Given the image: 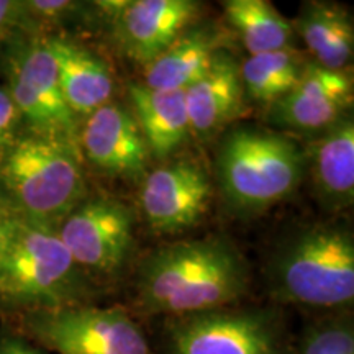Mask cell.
I'll list each match as a JSON object with an SVG mask.
<instances>
[{
	"instance_id": "1",
	"label": "cell",
	"mask_w": 354,
	"mask_h": 354,
	"mask_svg": "<svg viewBox=\"0 0 354 354\" xmlns=\"http://www.w3.org/2000/svg\"><path fill=\"white\" fill-rule=\"evenodd\" d=\"M251 266L227 236L158 248L136 266L123 307L140 320H167L250 302Z\"/></svg>"
},
{
	"instance_id": "2",
	"label": "cell",
	"mask_w": 354,
	"mask_h": 354,
	"mask_svg": "<svg viewBox=\"0 0 354 354\" xmlns=\"http://www.w3.org/2000/svg\"><path fill=\"white\" fill-rule=\"evenodd\" d=\"M268 302L313 313L353 310L354 236L344 223L304 225L279 243L264 268Z\"/></svg>"
},
{
	"instance_id": "3",
	"label": "cell",
	"mask_w": 354,
	"mask_h": 354,
	"mask_svg": "<svg viewBox=\"0 0 354 354\" xmlns=\"http://www.w3.org/2000/svg\"><path fill=\"white\" fill-rule=\"evenodd\" d=\"M104 292L74 263L55 228L17 218L0 254V318L95 304Z\"/></svg>"
},
{
	"instance_id": "4",
	"label": "cell",
	"mask_w": 354,
	"mask_h": 354,
	"mask_svg": "<svg viewBox=\"0 0 354 354\" xmlns=\"http://www.w3.org/2000/svg\"><path fill=\"white\" fill-rule=\"evenodd\" d=\"M79 145L21 130L0 159V196L19 218L48 228L87 197Z\"/></svg>"
},
{
	"instance_id": "5",
	"label": "cell",
	"mask_w": 354,
	"mask_h": 354,
	"mask_svg": "<svg viewBox=\"0 0 354 354\" xmlns=\"http://www.w3.org/2000/svg\"><path fill=\"white\" fill-rule=\"evenodd\" d=\"M215 171L225 205L248 216L294 196L307 169L304 148L284 131L241 125L220 140Z\"/></svg>"
},
{
	"instance_id": "6",
	"label": "cell",
	"mask_w": 354,
	"mask_h": 354,
	"mask_svg": "<svg viewBox=\"0 0 354 354\" xmlns=\"http://www.w3.org/2000/svg\"><path fill=\"white\" fill-rule=\"evenodd\" d=\"M292 344L286 308L250 300L161 320L156 354H292Z\"/></svg>"
},
{
	"instance_id": "7",
	"label": "cell",
	"mask_w": 354,
	"mask_h": 354,
	"mask_svg": "<svg viewBox=\"0 0 354 354\" xmlns=\"http://www.w3.org/2000/svg\"><path fill=\"white\" fill-rule=\"evenodd\" d=\"M0 322L48 353L156 354L143 320L123 305H68L2 317Z\"/></svg>"
},
{
	"instance_id": "8",
	"label": "cell",
	"mask_w": 354,
	"mask_h": 354,
	"mask_svg": "<svg viewBox=\"0 0 354 354\" xmlns=\"http://www.w3.org/2000/svg\"><path fill=\"white\" fill-rule=\"evenodd\" d=\"M8 95L19 110L24 130L77 145L79 122L61 94L56 59L46 35H15L2 55Z\"/></svg>"
},
{
	"instance_id": "9",
	"label": "cell",
	"mask_w": 354,
	"mask_h": 354,
	"mask_svg": "<svg viewBox=\"0 0 354 354\" xmlns=\"http://www.w3.org/2000/svg\"><path fill=\"white\" fill-rule=\"evenodd\" d=\"M135 212L120 198L86 197L56 228L74 263L105 294L125 276L135 248Z\"/></svg>"
},
{
	"instance_id": "10",
	"label": "cell",
	"mask_w": 354,
	"mask_h": 354,
	"mask_svg": "<svg viewBox=\"0 0 354 354\" xmlns=\"http://www.w3.org/2000/svg\"><path fill=\"white\" fill-rule=\"evenodd\" d=\"M94 6L112 20L120 51L143 68L171 46L201 13V3L194 0H122Z\"/></svg>"
},
{
	"instance_id": "11",
	"label": "cell",
	"mask_w": 354,
	"mask_h": 354,
	"mask_svg": "<svg viewBox=\"0 0 354 354\" xmlns=\"http://www.w3.org/2000/svg\"><path fill=\"white\" fill-rule=\"evenodd\" d=\"M212 194L209 172L196 161L180 159L148 171L141 180V212L153 232L180 233L203 218Z\"/></svg>"
},
{
	"instance_id": "12",
	"label": "cell",
	"mask_w": 354,
	"mask_h": 354,
	"mask_svg": "<svg viewBox=\"0 0 354 354\" xmlns=\"http://www.w3.org/2000/svg\"><path fill=\"white\" fill-rule=\"evenodd\" d=\"M82 159L102 174L125 183H141L151 161L131 110L109 102L79 123Z\"/></svg>"
},
{
	"instance_id": "13",
	"label": "cell",
	"mask_w": 354,
	"mask_h": 354,
	"mask_svg": "<svg viewBox=\"0 0 354 354\" xmlns=\"http://www.w3.org/2000/svg\"><path fill=\"white\" fill-rule=\"evenodd\" d=\"M353 99L349 71H330L312 61L297 86L268 109V122L282 130L317 135L351 113Z\"/></svg>"
},
{
	"instance_id": "14",
	"label": "cell",
	"mask_w": 354,
	"mask_h": 354,
	"mask_svg": "<svg viewBox=\"0 0 354 354\" xmlns=\"http://www.w3.org/2000/svg\"><path fill=\"white\" fill-rule=\"evenodd\" d=\"M190 135L207 140L240 118L246 109L240 64L221 51L203 76L184 91Z\"/></svg>"
},
{
	"instance_id": "15",
	"label": "cell",
	"mask_w": 354,
	"mask_h": 354,
	"mask_svg": "<svg viewBox=\"0 0 354 354\" xmlns=\"http://www.w3.org/2000/svg\"><path fill=\"white\" fill-rule=\"evenodd\" d=\"M305 151V169L323 207L339 212L354 201V120L348 113L320 133Z\"/></svg>"
},
{
	"instance_id": "16",
	"label": "cell",
	"mask_w": 354,
	"mask_h": 354,
	"mask_svg": "<svg viewBox=\"0 0 354 354\" xmlns=\"http://www.w3.org/2000/svg\"><path fill=\"white\" fill-rule=\"evenodd\" d=\"M63 99L81 123L97 109L112 102L115 79L110 66L82 43L64 35H50Z\"/></svg>"
},
{
	"instance_id": "17",
	"label": "cell",
	"mask_w": 354,
	"mask_h": 354,
	"mask_svg": "<svg viewBox=\"0 0 354 354\" xmlns=\"http://www.w3.org/2000/svg\"><path fill=\"white\" fill-rule=\"evenodd\" d=\"M225 44L223 33L216 26H189L156 59L145 66L143 84L159 91H185L212 68Z\"/></svg>"
},
{
	"instance_id": "18",
	"label": "cell",
	"mask_w": 354,
	"mask_h": 354,
	"mask_svg": "<svg viewBox=\"0 0 354 354\" xmlns=\"http://www.w3.org/2000/svg\"><path fill=\"white\" fill-rule=\"evenodd\" d=\"M290 24L313 63L330 71H348L354 55V24L346 7L308 0Z\"/></svg>"
},
{
	"instance_id": "19",
	"label": "cell",
	"mask_w": 354,
	"mask_h": 354,
	"mask_svg": "<svg viewBox=\"0 0 354 354\" xmlns=\"http://www.w3.org/2000/svg\"><path fill=\"white\" fill-rule=\"evenodd\" d=\"M128 97L151 158L166 159L183 148L190 136L184 91H159L131 82Z\"/></svg>"
},
{
	"instance_id": "20",
	"label": "cell",
	"mask_w": 354,
	"mask_h": 354,
	"mask_svg": "<svg viewBox=\"0 0 354 354\" xmlns=\"http://www.w3.org/2000/svg\"><path fill=\"white\" fill-rule=\"evenodd\" d=\"M312 63L307 53L295 46L248 56L240 64L246 100L271 109L300 82Z\"/></svg>"
},
{
	"instance_id": "21",
	"label": "cell",
	"mask_w": 354,
	"mask_h": 354,
	"mask_svg": "<svg viewBox=\"0 0 354 354\" xmlns=\"http://www.w3.org/2000/svg\"><path fill=\"white\" fill-rule=\"evenodd\" d=\"M221 7L250 56L294 46L292 24L268 0H225Z\"/></svg>"
},
{
	"instance_id": "22",
	"label": "cell",
	"mask_w": 354,
	"mask_h": 354,
	"mask_svg": "<svg viewBox=\"0 0 354 354\" xmlns=\"http://www.w3.org/2000/svg\"><path fill=\"white\" fill-rule=\"evenodd\" d=\"M292 354H354L353 310L308 315Z\"/></svg>"
},
{
	"instance_id": "23",
	"label": "cell",
	"mask_w": 354,
	"mask_h": 354,
	"mask_svg": "<svg viewBox=\"0 0 354 354\" xmlns=\"http://www.w3.org/2000/svg\"><path fill=\"white\" fill-rule=\"evenodd\" d=\"M25 12L26 33L55 35L61 26L79 19L87 3L73 0H21Z\"/></svg>"
},
{
	"instance_id": "24",
	"label": "cell",
	"mask_w": 354,
	"mask_h": 354,
	"mask_svg": "<svg viewBox=\"0 0 354 354\" xmlns=\"http://www.w3.org/2000/svg\"><path fill=\"white\" fill-rule=\"evenodd\" d=\"M21 117L8 95L6 87H0V159L8 151V148L15 143L19 135L24 130Z\"/></svg>"
},
{
	"instance_id": "25",
	"label": "cell",
	"mask_w": 354,
	"mask_h": 354,
	"mask_svg": "<svg viewBox=\"0 0 354 354\" xmlns=\"http://www.w3.org/2000/svg\"><path fill=\"white\" fill-rule=\"evenodd\" d=\"M21 32H26L21 0H0V48Z\"/></svg>"
},
{
	"instance_id": "26",
	"label": "cell",
	"mask_w": 354,
	"mask_h": 354,
	"mask_svg": "<svg viewBox=\"0 0 354 354\" xmlns=\"http://www.w3.org/2000/svg\"><path fill=\"white\" fill-rule=\"evenodd\" d=\"M0 354H50L6 322L0 323Z\"/></svg>"
},
{
	"instance_id": "27",
	"label": "cell",
	"mask_w": 354,
	"mask_h": 354,
	"mask_svg": "<svg viewBox=\"0 0 354 354\" xmlns=\"http://www.w3.org/2000/svg\"><path fill=\"white\" fill-rule=\"evenodd\" d=\"M17 218L19 216L15 215V212L10 209V205L0 196V254L6 250L8 240H10L12 230L15 227Z\"/></svg>"
}]
</instances>
